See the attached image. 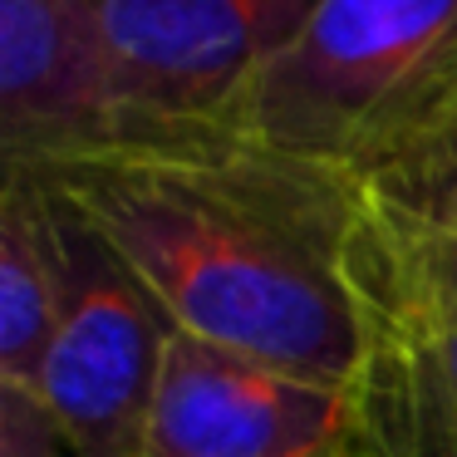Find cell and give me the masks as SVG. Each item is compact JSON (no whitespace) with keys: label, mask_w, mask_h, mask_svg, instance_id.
Segmentation results:
<instances>
[{"label":"cell","mask_w":457,"mask_h":457,"mask_svg":"<svg viewBox=\"0 0 457 457\" xmlns=\"http://www.w3.org/2000/svg\"><path fill=\"white\" fill-rule=\"evenodd\" d=\"M60 207L70 246V300L30 388L70 433L79 457H143L172 325L64 192Z\"/></svg>","instance_id":"277c9868"},{"label":"cell","mask_w":457,"mask_h":457,"mask_svg":"<svg viewBox=\"0 0 457 457\" xmlns=\"http://www.w3.org/2000/svg\"><path fill=\"white\" fill-rule=\"evenodd\" d=\"M40 178L178 335L359 388L374 345L369 227L335 168L207 129L113 143Z\"/></svg>","instance_id":"6da1fadb"},{"label":"cell","mask_w":457,"mask_h":457,"mask_svg":"<svg viewBox=\"0 0 457 457\" xmlns=\"http://www.w3.org/2000/svg\"><path fill=\"white\" fill-rule=\"evenodd\" d=\"M143 457H369L359 388L172 329Z\"/></svg>","instance_id":"5b68a950"},{"label":"cell","mask_w":457,"mask_h":457,"mask_svg":"<svg viewBox=\"0 0 457 457\" xmlns=\"http://www.w3.org/2000/svg\"><path fill=\"white\" fill-rule=\"evenodd\" d=\"M437 241V237H433ZM447 241H457V221H453V227H447Z\"/></svg>","instance_id":"8fae6325"},{"label":"cell","mask_w":457,"mask_h":457,"mask_svg":"<svg viewBox=\"0 0 457 457\" xmlns=\"http://www.w3.org/2000/svg\"><path fill=\"white\" fill-rule=\"evenodd\" d=\"M364 280L374 310L364 398L378 437L398 453L457 457V241L369 231Z\"/></svg>","instance_id":"8992f818"},{"label":"cell","mask_w":457,"mask_h":457,"mask_svg":"<svg viewBox=\"0 0 457 457\" xmlns=\"http://www.w3.org/2000/svg\"><path fill=\"white\" fill-rule=\"evenodd\" d=\"M453 60L457 0H325L221 129L345 172Z\"/></svg>","instance_id":"7a4b0ae2"},{"label":"cell","mask_w":457,"mask_h":457,"mask_svg":"<svg viewBox=\"0 0 457 457\" xmlns=\"http://www.w3.org/2000/svg\"><path fill=\"white\" fill-rule=\"evenodd\" d=\"M0 457H79L40 394L25 384H0Z\"/></svg>","instance_id":"30bf717a"},{"label":"cell","mask_w":457,"mask_h":457,"mask_svg":"<svg viewBox=\"0 0 457 457\" xmlns=\"http://www.w3.org/2000/svg\"><path fill=\"white\" fill-rule=\"evenodd\" d=\"M325 0H104L119 143L207 133Z\"/></svg>","instance_id":"3957f363"},{"label":"cell","mask_w":457,"mask_h":457,"mask_svg":"<svg viewBox=\"0 0 457 457\" xmlns=\"http://www.w3.org/2000/svg\"><path fill=\"white\" fill-rule=\"evenodd\" d=\"M339 178L349 182L374 237H447L457 221V60Z\"/></svg>","instance_id":"ba28073f"},{"label":"cell","mask_w":457,"mask_h":457,"mask_svg":"<svg viewBox=\"0 0 457 457\" xmlns=\"http://www.w3.org/2000/svg\"><path fill=\"white\" fill-rule=\"evenodd\" d=\"M70 300L60 192L40 172H5L0 192V384H35Z\"/></svg>","instance_id":"9c48e42d"},{"label":"cell","mask_w":457,"mask_h":457,"mask_svg":"<svg viewBox=\"0 0 457 457\" xmlns=\"http://www.w3.org/2000/svg\"><path fill=\"white\" fill-rule=\"evenodd\" d=\"M119 143L104 0H0L5 172H50Z\"/></svg>","instance_id":"52a82bcc"}]
</instances>
